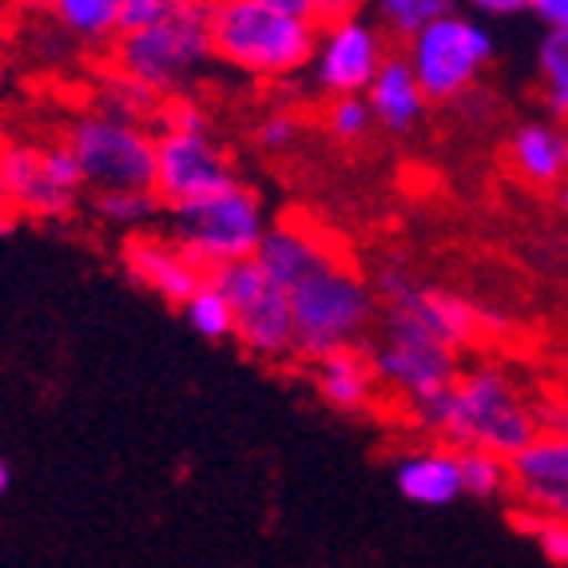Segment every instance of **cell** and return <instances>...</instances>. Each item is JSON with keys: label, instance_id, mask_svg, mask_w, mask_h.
<instances>
[{"label": "cell", "instance_id": "obj_1", "mask_svg": "<svg viewBox=\"0 0 568 568\" xmlns=\"http://www.w3.org/2000/svg\"><path fill=\"white\" fill-rule=\"evenodd\" d=\"M409 417L422 434L446 442L449 449H489L509 462L540 434L537 409L525 402L509 369L493 362L462 369L437 398L409 406Z\"/></svg>", "mask_w": 568, "mask_h": 568}, {"label": "cell", "instance_id": "obj_2", "mask_svg": "<svg viewBox=\"0 0 568 568\" xmlns=\"http://www.w3.org/2000/svg\"><path fill=\"white\" fill-rule=\"evenodd\" d=\"M318 24L263 0H211L215 60L246 80H291L311 68Z\"/></svg>", "mask_w": 568, "mask_h": 568}, {"label": "cell", "instance_id": "obj_3", "mask_svg": "<svg viewBox=\"0 0 568 568\" xmlns=\"http://www.w3.org/2000/svg\"><path fill=\"white\" fill-rule=\"evenodd\" d=\"M211 0H183L180 9L140 32H123L112 44V68L152 88L163 104L191 95L215 68Z\"/></svg>", "mask_w": 568, "mask_h": 568}, {"label": "cell", "instance_id": "obj_4", "mask_svg": "<svg viewBox=\"0 0 568 568\" xmlns=\"http://www.w3.org/2000/svg\"><path fill=\"white\" fill-rule=\"evenodd\" d=\"M294 314L298 358L318 362L334 351H354L378 326V294L342 255L286 291Z\"/></svg>", "mask_w": 568, "mask_h": 568}, {"label": "cell", "instance_id": "obj_5", "mask_svg": "<svg viewBox=\"0 0 568 568\" xmlns=\"http://www.w3.org/2000/svg\"><path fill=\"white\" fill-rule=\"evenodd\" d=\"M266 231H271V223H266L263 200L243 180L227 191L168 207V239L191 263H200L207 275L219 266L255 258Z\"/></svg>", "mask_w": 568, "mask_h": 568}, {"label": "cell", "instance_id": "obj_6", "mask_svg": "<svg viewBox=\"0 0 568 568\" xmlns=\"http://www.w3.org/2000/svg\"><path fill=\"white\" fill-rule=\"evenodd\" d=\"M77 160L84 187L100 191H155V135L135 120L88 104L64 123L60 135Z\"/></svg>", "mask_w": 568, "mask_h": 568}, {"label": "cell", "instance_id": "obj_7", "mask_svg": "<svg viewBox=\"0 0 568 568\" xmlns=\"http://www.w3.org/2000/svg\"><path fill=\"white\" fill-rule=\"evenodd\" d=\"M497 57V40L481 20L454 9L406 44V60L429 104H462L477 92Z\"/></svg>", "mask_w": 568, "mask_h": 568}, {"label": "cell", "instance_id": "obj_8", "mask_svg": "<svg viewBox=\"0 0 568 568\" xmlns=\"http://www.w3.org/2000/svg\"><path fill=\"white\" fill-rule=\"evenodd\" d=\"M374 331H378V338H374V346L366 354L369 366H374V378H378V389L394 394L406 406H422V402L437 398L462 374L454 346L437 342L434 334L422 331L402 311L382 306Z\"/></svg>", "mask_w": 568, "mask_h": 568}, {"label": "cell", "instance_id": "obj_9", "mask_svg": "<svg viewBox=\"0 0 568 568\" xmlns=\"http://www.w3.org/2000/svg\"><path fill=\"white\" fill-rule=\"evenodd\" d=\"M0 175H4V203L12 219L57 223L68 219L84 200V175L60 140H17L0 143Z\"/></svg>", "mask_w": 568, "mask_h": 568}, {"label": "cell", "instance_id": "obj_10", "mask_svg": "<svg viewBox=\"0 0 568 568\" xmlns=\"http://www.w3.org/2000/svg\"><path fill=\"white\" fill-rule=\"evenodd\" d=\"M207 283L227 294L231 311H235V342L243 346V354L258 362H286L298 354L291 298L263 275L255 258L219 266L207 275Z\"/></svg>", "mask_w": 568, "mask_h": 568}, {"label": "cell", "instance_id": "obj_11", "mask_svg": "<svg viewBox=\"0 0 568 568\" xmlns=\"http://www.w3.org/2000/svg\"><path fill=\"white\" fill-rule=\"evenodd\" d=\"M374 294H378V303L386 311H402L406 318H414L422 331H429L437 342H446L454 346L457 354L465 346H474L477 338L485 334V326L493 323V314L477 311L469 298L462 294L446 291V286H434L426 278L414 275V266L406 258H382L374 278H369Z\"/></svg>", "mask_w": 568, "mask_h": 568}, {"label": "cell", "instance_id": "obj_12", "mask_svg": "<svg viewBox=\"0 0 568 568\" xmlns=\"http://www.w3.org/2000/svg\"><path fill=\"white\" fill-rule=\"evenodd\" d=\"M389 44L386 32L374 17H351L334 20V24H318V40H314V57L306 77L318 92L331 100L338 95H366L378 68L386 64Z\"/></svg>", "mask_w": 568, "mask_h": 568}, {"label": "cell", "instance_id": "obj_13", "mask_svg": "<svg viewBox=\"0 0 568 568\" xmlns=\"http://www.w3.org/2000/svg\"><path fill=\"white\" fill-rule=\"evenodd\" d=\"M239 183L227 148L215 132H183V128H160L155 135V195L168 207L203 200L215 191Z\"/></svg>", "mask_w": 568, "mask_h": 568}, {"label": "cell", "instance_id": "obj_14", "mask_svg": "<svg viewBox=\"0 0 568 568\" xmlns=\"http://www.w3.org/2000/svg\"><path fill=\"white\" fill-rule=\"evenodd\" d=\"M120 266L140 291L155 294V298H163L171 306H183L207 283V271L200 263H191L168 239V231H143V235L123 239Z\"/></svg>", "mask_w": 568, "mask_h": 568}, {"label": "cell", "instance_id": "obj_15", "mask_svg": "<svg viewBox=\"0 0 568 568\" xmlns=\"http://www.w3.org/2000/svg\"><path fill=\"white\" fill-rule=\"evenodd\" d=\"M505 163L529 187H560L568 180V128L557 120L517 123L505 140Z\"/></svg>", "mask_w": 568, "mask_h": 568}, {"label": "cell", "instance_id": "obj_16", "mask_svg": "<svg viewBox=\"0 0 568 568\" xmlns=\"http://www.w3.org/2000/svg\"><path fill=\"white\" fill-rule=\"evenodd\" d=\"M394 489L402 501L417 509H449L465 497L462 481V454L449 446L414 449L394 462Z\"/></svg>", "mask_w": 568, "mask_h": 568}, {"label": "cell", "instance_id": "obj_17", "mask_svg": "<svg viewBox=\"0 0 568 568\" xmlns=\"http://www.w3.org/2000/svg\"><path fill=\"white\" fill-rule=\"evenodd\" d=\"M338 255L334 243L318 227H306V223H275L266 231L263 246H258L255 263L263 266V275L278 286V291H291L294 283H303L311 271H318L323 263Z\"/></svg>", "mask_w": 568, "mask_h": 568}, {"label": "cell", "instance_id": "obj_18", "mask_svg": "<svg viewBox=\"0 0 568 568\" xmlns=\"http://www.w3.org/2000/svg\"><path fill=\"white\" fill-rule=\"evenodd\" d=\"M366 100H369V112H374V123L389 135H409L417 123L426 120V108H429L406 52H389L386 64L374 77V84H369Z\"/></svg>", "mask_w": 568, "mask_h": 568}, {"label": "cell", "instance_id": "obj_19", "mask_svg": "<svg viewBox=\"0 0 568 568\" xmlns=\"http://www.w3.org/2000/svg\"><path fill=\"white\" fill-rule=\"evenodd\" d=\"M314 366V389L318 398L334 409V414L358 417L374 406V394H378V378H374V366H369V354L362 346L354 351H334L326 358L311 362Z\"/></svg>", "mask_w": 568, "mask_h": 568}, {"label": "cell", "instance_id": "obj_20", "mask_svg": "<svg viewBox=\"0 0 568 568\" xmlns=\"http://www.w3.org/2000/svg\"><path fill=\"white\" fill-rule=\"evenodd\" d=\"M48 17L77 48H112L123 37V0H44Z\"/></svg>", "mask_w": 568, "mask_h": 568}, {"label": "cell", "instance_id": "obj_21", "mask_svg": "<svg viewBox=\"0 0 568 568\" xmlns=\"http://www.w3.org/2000/svg\"><path fill=\"white\" fill-rule=\"evenodd\" d=\"M517 493H549L568 489V434H537V442L509 462Z\"/></svg>", "mask_w": 568, "mask_h": 568}, {"label": "cell", "instance_id": "obj_22", "mask_svg": "<svg viewBox=\"0 0 568 568\" xmlns=\"http://www.w3.org/2000/svg\"><path fill=\"white\" fill-rule=\"evenodd\" d=\"M163 207H168V203H163L155 191H100V195H92L95 223L123 239L152 231L155 219L163 215Z\"/></svg>", "mask_w": 568, "mask_h": 568}, {"label": "cell", "instance_id": "obj_23", "mask_svg": "<svg viewBox=\"0 0 568 568\" xmlns=\"http://www.w3.org/2000/svg\"><path fill=\"white\" fill-rule=\"evenodd\" d=\"M532 60H537L540 104L549 120L568 123V32H545L537 40Z\"/></svg>", "mask_w": 568, "mask_h": 568}, {"label": "cell", "instance_id": "obj_24", "mask_svg": "<svg viewBox=\"0 0 568 568\" xmlns=\"http://www.w3.org/2000/svg\"><path fill=\"white\" fill-rule=\"evenodd\" d=\"M369 4H374V20L382 24V32L406 40V44L434 20L457 9L454 0H369Z\"/></svg>", "mask_w": 568, "mask_h": 568}, {"label": "cell", "instance_id": "obj_25", "mask_svg": "<svg viewBox=\"0 0 568 568\" xmlns=\"http://www.w3.org/2000/svg\"><path fill=\"white\" fill-rule=\"evenodd\" d=\"M95 108H104V112H115L123 120H135V123H148V120H160L163 112V100L152 92V88H143L140 80L123 77V72H108L100 80V95H95Z\"/></svg>", "mask_w": 568, "mask_h": 568}, {"label": "cell", "instance_id": "obj_26", "mask_svg": "<svg viewBox=\"0 0 568 568\" xmlns=\"http://www.w3.org/2000/svg\"><path fill=\"white\" fill-rule=\"evenodd\" d=\"M180 311H183V323L200 334V338H207V342L235 338V311H231L227 294L219 291V286L203 283Z\"/></svg>", "mask_w": 568, "mask_h": 568}, {"label": "cell", "instance_id": "obj_27", "mask_svg": "<svg viewBox=\"0 0 568 568\" xmlns=\"http://www.w3.org/2000/svg\"><path fill=\"white\" fill-rule=\"evenodd\" d=\"M457 454H462L465 497H474V501H497L513 485L509 457L489 454V449H457Z\"/></svg>", "mask_w": 568, "mask_h": 568}, {"label": "cell", "instance_id": "obj_28", "mask_svg": "<svg viewBox=\"0 0 568 568\" xmlns=\"http://www.w3.org/2000/svg\"><path fill=\"white\" fill-rule=\"evenodd\" d=\"M378 123H374L366 95H338V100L326 104V132L338 143H362Z\"/></svg>", "mask_w": 568, "mask_h": 568}, {"label": "cell", "instance_id": "obj_29", "mask_svg": "<svg viewBox=\"0 0 568 568\" xmlns=\"http://www.w3.org/2000/svg\"><path fill=\"white\" fill-rule=\"evenodd\" d=\"M298 132H303L298 115L286 112V108H275V112H266L255 123V148L266 155H286L298 143Z\"/></svg>", "mask_w": 568, "mask_h": 568}, {"label": "cell", "instance_id": "obj_30", "mask_svg": "<svg viewBox=\"0 0 568 568\" xmlns=\"http://www.w3.org/2000/svg\"><path fill=\"white\" fill-rule=\"evenodd\" d=\"M180 4L183 0H123V32H140L148 24H160Z\"/></svg>", "mask_w": 568, "mask_h": 568}, {"label": "cell", "instance_id": "obj_31", "mask_svg": "<svg viewBox=\"0 0 568 568\" xmlns=\"http://www.w3.org/2000/svg\"><path fill=\"white\" fill-rule=\"evenodd\" d=\"M532 540H537L540 557L557 568H568V521H537L532 525Z\"/></svg>", "mask_w": 568, "mask_h": 568}, {"label": "cell", "instance_id": "obj_32", "mask_svg": "<svg viewBox=\"0 0 568 568\" xmlns=\"http://www.w3.org/2000/svg\"><path fill=\"white\" fill-rule=\"evenodd\" d=\"M454 4H462V12H469L477 20H509L529 12L525 0H454Z\"/></svg>", "mask_w": 568, "mask_h": 568}, {"label": "cell", "instance_id": "obj_33", "mask_svg": "<svg viewBox=\"0 0 568 568\" xmlns=\"http://www.w3.org/2000/svg\"><path fill=\"white\" fill-rule=\"evenodd\" d=\"M525 505L537 513V521H568V489L525 493Z\"/></svg>", "mask_w": 568, "mask_h": 568}, {"label": "cell", "instance_id": "obj_34", "mask_svg": "<svg viewBox=\"0 0 568 568\" xmlns=\"http://www.w3.org/2000/svg\"><path fill=\"white\" fill-rule=\"evenodd\" d=\"M369 0H314V24H334V20H351L366 12Z\"/></svg>", "mask_w": 568, "mask_h": 568}, {"label": "cell", "instance_id": "obj_35", "mask_svg": "<svg viewBox=\"0 0 568 568\" xmlns=\"http://www.w3.org/2000/svg\"><path fill=\"white\" fill-rule=\"evenodd\" d=\"M545 32H568V0H525Z\"/></svg>", "mask_w": 568, "mask_h": 568}, {"label": "cell", "instance_id": "obj_36", "mask_svg": "<svg viewBox=\"0 0 568 568\" xmlns=\"http://www.w3.org/2000/svg\"><path fill=\"white\" fill-rule=\"evenodd\" d=\"M263 4H275L283 12H294V17H311L314 20V0H263Z\"/></svg>", "mask_w": 568, "mask_h": 568}, {"label": "cell", "instance_id": "obj_37", "mask_svg": "<svg viewBox=\"0 0 568 568\" xmlns=\"http://www.w3.org/2000/svg\"><path fill=\"white\" fill-rule=\"evenodd\" d=\"M9 462H4V457H0V497H4V493H9Z\"/></svg>", "mask_w": 568, "mask_h": 568}, {"label": "cell", "instance_id": "obj_38", "mask_svg": "<svg viewBox=\"0 0 568 568\" xmlns=\"http://www.w3.org/2000/svg\"><path fill=\"white\" fill-rule=\"evenodd\" d=\"M12 219V211H9V203H4V175H0V223H9Z\"/></svg>", "mask_w": 568, "mask_h": 568}, {"label": "cell", "instance_id": "obj_39", "mask_svg": "<svg viewBox=\"0 0 568 568\" xmlns=\"http://www.w3.org/2000/svg\"><path fill=\"white\" fill-rule=\"evenodd\" d=\"M557 207L565 211V219H568V180H565V183H560V187H557Z\"/></svg>", "mask_w": 568, "mask_h": 568}, {"label": "cell", "instance_id": "obj_40", "mask_svg": "<svg viewBox=\"0 0 568 568\" xmlns=\"http://www.w3.org/2000/svg\"><path fill=\"white\" fill-rule=\"evenodd\" d=\"M9 4H12V0H0V12H4V9H9Z\"/></svg>", "mask_w": 568, "mask_h": 568}, {"label": "cell", "instance_id": "obj_41", "mask_svg": "<svg viewBox=\"0 0 568 568\" xmlns=\"http://www.w3.org/2000/svg\"><path fill=\"white\" fill-rule=\"evenodd\" d=\"M0 48H4V24H0Z\"/></svg>", "mask_w": 568, "mask_h": 568}]
</instances>
